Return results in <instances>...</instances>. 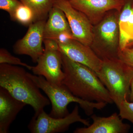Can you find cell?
<instances>
[{
    "label": "cell",
    "instance_id": "cell-1",
    "mask_svg": "<svg viewBox=\"0 0 133 133\" xmlns=\"http://www.w3.org/2000/svg\"><path fill=\"white\" fill-rule=\"evenodd\" d=\"M61 52L65 74L62 84L73 95L88 101L114 103L109 91L95 72L88 66L72 61Z\"/></svg>",
    "mask_w": 133,
    "mask_h": 133
},
{
    "label": "cell",
    "instance_id": "cell-2",
    "mask_svg": "<svg viewBox=\"0 0 133 133\" xmlns=\"http://www.w3.org/2000/svg\"><path fill=\"white\" fill-rule=\"evenodd\" d=\"M24 68L0 64V87L6 89L16 99L29 105L37 115L50 104L40 88L28 76Z\"/></svg>",
    "mask_w": 133,
    "mask_h": 133
},
{
    "label": "cell",
    "instance_id": "cell-3",
    "mask_svg": "<svg viewBox=\"0 0 133 133\" xmlns=\"http://www.w3.org/2000/svg\"><path fill=\"white\" fill-rule=\"evenodd\" d=\"M28 76L43 91L49 98L52 107L50 116L56 118L65 117L69 114L68 106L75 102L79 104L87 116L94 114V109L104 108L107 103L88 101L73 95L64 85H57L50 83L42 76H36L28 72Z\"/></svg>",
    "mask_w": 133,
    "mask_h": 133
},
{
    "label": "cell",
    "instance_id": "cell-4",
    "mask_svg": "<svg viewBox=\"0 0 133 133\" xmlns=\"http://www.w3.org/2000/svg\"><path fill=\"white\" fill-rule=\"evenodd\" d=\"M119 14L116 10H110L102 21L93 26V41L90 47L102 60L118 59Z\"/></svg>",
    "mask_w": 133,
    "mask_h": 133
},
{
    "label": "cell",
    "instance_id": "cell-5",
    "mask_svg": "<svg viewBox=\"0 0 133 133\" xmlns=\"http://www.w3.org/2000/svg\"><path fill=\"white\" fill-rule=\"evenodd\" d=\"M102 61L100 70L95 73L118 107L123 101L128 99L133 69L118 59Z\"/></svg>",
    "mask_w": 133,
    "mask_h": 133
},
{
    "label": "cell",
    "instance_id": "cell-6",
    "mask_svg": "<svg viewBox=\"0 0 133 133\" xmlns=\"http://www.w3.org/2000/svg\"><path fill=\"white\" fill-rule=\"evenodd\" d=\"M44 50L35 66L31 70L34 75L42 76L50 83L61 85L64 79L62 52L55 40L44 39Z\"/></svg>",
    "mask_w": 133,
    "mask_h": 133
},
{
    "label": "cell",
    "instance_id": "cell-7",
    "mask_svg": "<svg viewBox=\"0 0 133 133\" xmlns=\"http://www.w3.org/2000/svg\"><path fill=\"white\" fill-rule=\"evenodd\" d=\"M76 122L87 127L90 125L88 119L80 116L77 105L70 113L63 118H54L43 110L37 115H34L28 127L32 133H62L67 131L71 124Z\"/></svg>",
    "mask_w": 133,
    "mask_h": 133
},
{
    "label": "cell",
    "instance_id": "cell-8",
    "mask_svg": "<svg viewBox=\"0 0 133 133\" xmlns=\"http://www.w3.org/2000/svg\"><path fill=\"white\" fill-rule=\"evenodd\" d=\"M54 6L64 12L74 39L90 47L93 37V25L88 17L73 8L67 0H55Z\"/></svg>",
    "mask_w": 133,
    "mask_h": 133
},
{
    "label": "cell",
    "instance_id": "cell-9",
    "mask_svg": "<svg viewBox=\"0 0 133 133\" xmlns=\"http://www.w3.org/2000/svg\"><path fill=\"white\" fill-rule=\"evenodd\" d=\"M46 20L37 21L29 26L26 35L14 45L13 51L18 55L30 57L36 63L44 51L43 31Z\"/></svg>",
    "mask_w": 133,
    "mask_h": 133
},
{
    "label": "cell",
    "instance_id": "cell-10",
    "mask_svg": "<svg viewBox=\"0 0 133 133\" xmlns=\"http://www.w3.org/2000/svg\"><path fill=\"white\" fill-rule=\"evenodd\" d=\"M73 8L82 12L93 26L102 21L107 13L112 10L120 12L124 0H70Z\"/></svg>",
    "mask_w": 133,
    "mask_h": 133
},
{
    "label": "cell",
    "instance_id": "cell-11",
    "mask_svg": "<svg viewBox=\"0 0 133 133\" xmlns=\"http://www.w3.org/2000/svg\"><path fill=\"white\" fill-rule=\"evenodd\" d=\"M57 43L59 50L72 61L88 66L95 73L100 70L103 61L90 46L73 38Z\"/></svg>",
    "mask_w": 133,
    "mask_h": 133
},
{
    "label": "cell",
    "instance_id": "cell-12",
    "mask_svg": "<svg viewBox=\"0 0 133 133\" xmlns=\"http://www.w3.org/2000/svg\"><path fill=\"white\" fill-rule=\"evenodd\" d=\"M92 124L87 127L76 129L74 133H127L131 126L122 121L119 114L115 112L108 117L95 114L91 115Z\"/></svg>",
    "mask_w": 133,
    "mask_h": 133
},
{
    "label": "cell",
    "instance_id": "cell-13",
    "mask_svg": "<svg viewBox=\"0 0 133 133\" xmlns=\"http://www.w3.org/2000/svg\"><path fill=\"white\" fill-rule=\"evenodd\" d=\"M27 105L0 87V133L9 132L10 127L19 112Z\"/></svg>",
    "mask_w": 133,
    "mask_h": 133
},
{
    "label": "cell",
    "instance_id": "cell-14",
    "mask_svg": "<svg viewBox=\"0 0 133 133\" xmlns=\"http://www.w3.org/2000/svg\"><path fill=\"white\" fill-rule=\"evenodd\" d=\"M64 33H72L64 12L54 6L49 12L45 22L44 29V39L55 40L60 35Z\"/></svg>",
    "mask_w": 133,
    "mask_h": 133
},
{
    "label": "cell",
    "instance_id": "cell-15",
    "mask_svg": "<svg viewBox=\"0 0 133 133\" xmlns=\"http://www.w3.org/2000/svg\"><path fill=\"white\" fill-rule=\"evenodd\" d=\"M32 11L35 22L48 19L49 12L54 6L55 0H19Z\"/></svg>",
    "mask_w": 133,
    "mask_h": 133
},
{
    "label": "cell",
    "instance_id": "cell-16",
    "mask_svg": "<svg viewBox=\"0 0 133 133\" xmlns=\"http://www.w3.org/2000/svg\"><path fill=\"white\" fill-rule=\"evenodd\" d=\"M119 26L120 50L128 45L133 44V15L125 22L119 24Z\"/></svg>",
    "mask_w": 133,
    "mask_h": 133
},
{
    "label": "cell",
    "instance_id": "cell-17",
    "mask_svg": "<svg viewBox=\"0 0 133 133\" xmlns=\"http://www.w3.org/2000/svg\"><path fill=\"white\" fill-rule=\"evenodd\" d=\"M13 21L29 26L34 22L33 13L29 8L22 4L16 11Z\"/></svg>",
    "mask_w": 133,
    "mask_h": 133
},
{
    "label": "cell",
    "instance_id": "cell-18",
    "mask_svg": "<svg viewBox=\"0 0 133 133\" xmlns=\"http://www.w3.org/2000/svg\"><path fill=\"white\" fill-rule=\"evenodd\" d=\"M0 64H7L12 65H21L31 70L32 66L22 62L18 58L14 56L6 49H0Z\"/></svg>",
    "mask_w": 133,
    "mask_h": 133
},
{
    "label": "cell",
    "instance_id": "cell-19",
    "mask_svg": "<svg viewBox=\"0 0 133 133\" xmlns=\"http://www.w3.org/2000/svg\"><path fill=\"white\" fill-rule=\"evenodd\" d=\"M119 115L122 119L127 120L133 124V102L125 100L118 107Z\"/></svg>",
    "mask_w": 133,
    "mask_h": 133
},
{
    "label": "cell",
    "instance_id": "cell-20",
    "mask_svg": "<svg viewBox=\"0 0 133 133\" xmlns=\"http://www.w3.org/2000/svg\"><path fill=\"white\" fill-rule=\"evenodd\" d=\"M22 4L19 0H0V9L7 12L13 21L16 11Z\"/></svg>",
    "mask_w": 133,
    "mask_h": 133
},
{
    "label": "cell",
    "instance_id": "cell-21",
    "mask_svg": "<svg viewBox=\"0 0 133 133\" xmlns=\"http://www.w3.org/2000/svg\"><path fill=\"white\" fill-rule=\"evenodd\" d=\"M118 58L124 64L133 69V44L119 50Z\"/></svg>",
    "mask_w": 133,
    "mask_h": 133
},
{
    "label": "cell",
    "instance_id": "cell-22",
    "mask_svg": "<svg viewBox=\"0 0 133 133\" xmlns=\"http://www.w3.org/2000/svg\"><path fill=\"white\" fill-rule=\"evenodd\" d=\"M133 15V0H124V4L120 12L119 24L125 22Z\"/></svg>",
    "mask_w": 133,
    "mask_h": 133
},
{
    "label": "cell",
    "instance_id": "cell-23",
    "mask_svg": "<svg viewBox=\"0 0 133 133\" xmlns=\"http://www.w3.org/2000/svg\"><path fill=\"white\" fill-rule=\"evenodd\" d=\"M128 99H129L130 102H133V78L131 82L130 92H129Z\"/></svg>",
    "mask_w": 133,
    "mask_h": 133
},
{
    "label": "cell",
    "instance_id": "cell-24",
    "mask_svg": "<svg viewBox=\"0 0 133 133\" xmlns=\"http://www.w3.org/2000/svg\"><path fill=\"white\" fill-rule=\"evenodd\" d=\"M67 1H70V0H67Z\"/></svg>",
    "mask_w": 133,
    "mask_h": 133
}]
</instances>
